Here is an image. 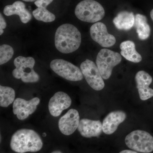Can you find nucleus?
<instances>
[{"mask_svg":"<svg viewBox=\"0 0 153 153\" xmlns=\"http://www.w3.org/2000/svg\"><path fill=\"white\" fill-rule=\"evenodd\" d=\"M81 43V34L74 25L63 24L56 30L55 46L61 53L69 54L75 52L80 47Z\"/></svg>","mask_w":153,"mask_h":153,"instance_id":"nucleus-1","label":"nucleus"},{"mask_svg":"<svg viewBox=\"0 0 153 153\" xmlns=\"http://www.w3.org/2000/svg\"><path fill=\"white\" fill-rule=\"evenodd\" d=\"M10 146L12 150L16 153L36 152L41 150L43 143L35 131L23 128L18 130L13 135Z\"/></svg>","mask_w":153,"mask_h":153,"instance_id":"nucleus-2","label":"nucleus"},{"mask_svg":"<svg viewBox=\"0 0 153 153\" xmlns=\"http://www.w3.org/2000/svg\"><path fill=\"white\" fill-rule=\"evenodd\" d=\"M75 15L78 19L88 23H96L102 20L105 12L103 7L94 0H83L75 8Z\"/></svg>","mask_w":153,"mask_h":153,"instance_id":"nucleus-3","label":"nucleus"},{"mask_svg":"<svg viewBox=\"0 0 153 153\" xmlns=\"http://www.w3.org/2000/svg\"><path fill=\"white\" fill-rule=\"evenodd\" d=\"M35 63L36 61L33 57H17L14 61L16 68L12 72L13 76L16 79H21L25 83L38 82L40 76L33 68Z\"/></svg>","mask_w":153,"mask_h":153,"instance_id":"nucleus-4","label":"nucleus"},{"mask_svg":"<svg viewBox=\"0 0 153 153\" xmlns=\"http://www.w3.org/2000/svg\"><path fill=\"white\" fill-rule=\"evenodd\" d=\"M120 54L112 50L102 49L97 56L96 63L103 79H109L112 74L114 67L120 63Z\"/></svg>","mask_w":153,"mask_h":153,"instance_id":"nucleus-5","label":"nucleus"},{"mask_svg":"<svg viewBox=\"0 0 153 153\" xmlns=\"http://www.w3.org/2000/svg\"><path fill=\"white\" fill-rule=\"evenodd\" d=\"M125 143L129 148L140 152L149 153L153 151V137L144 131H132L126 137Z\"/></svg>","mask_w":153,"mask_h":153,"instance_id":"nucleus-6","label":"nucleus"},{"mask_svg":"<svg viewBox=\"0 0 153 153\" xmlns=\"http://www.w3.org/2000/svg\"><path fill=\"white\" fill-rule=\"evenodd\" d=\"M50 67L57 75L69 81H80L83 79L82 71L78 67L63 59L52 60Z\"/></svg>","mask_w":153,"mask_h":153,"instance_id":"nucleus-7","label":"nucleus"},{"mask_svg":"<svg viewBox=\"0 0 153 153\" xmlns=\"http://www.w3.org/2000/svg\"><path fill=\"white\" fill-rule=\"evenodd\" d=\"M80 70L88 84L96 91L102 90L105 83L99 70L93 61L86 59L80 66Z\"/></svg>","mask_w":153,"mask_h":153,"instance_id":"nucleus-8","label":"nucleus"},{"mask_svg":"<svg viewBox=\"0 0 153 153\" xmlns=\"http://www.w3.org/2000/svg\"><path fill=\"white\" fill-rule=\"evenodd\" d=\"M90 34L92 40L102 47H112L116 42L114 36L108 33L106 25L102 22L92 25L90 27Z\"/></svg>","mask_w":153,"mask_h":153,"instance_id":"nucleus-9","label":"nucleus"},{"mask_svg":"<svg viewBox=\"0 0 153 153\" xmlns=\"http://www.w3.org/2000/svg\"><path fill=\"white\" fill-rule=\"evenodd\" d=\"M40 102V99L37 97L30 100L17 98L13 103V112L14 114L16 115L19 120H25L36 111Z\"/></svg>","mask_w":153,"mask_h":153,"instance_id":"nucleus-10","label":"nucleus"},{"mask_svg":"<svg viewBox=\"0 0 153 153\" xmlns=\"http://www.w3.org/2000/svg\"><path fill=\"white\" fill-rule=\"evenodd\" d=\"M79 121V112L76 110L71 108L60 117L58 122V127L63 134L70 135L78 128Z\"/></svg>","mask_w":153,"mask_h":153,"instance_id":"nucleus-11","label":"nucleus"},{"mask_svg":"<svg viewBox=\"0 0 153 153\" xmlns=\"http://www.w3.org/2000/svg\"><path fill=\"white\" fill-rule=\"evenodd\" d=\"M71 104V97L63 91L55 93L49 100L48 108L50 114L54 117L60 116L64 110L67 109Z\"/></svg>","mask_w":153,"mask_h":153,"instance_id":"nucleus-12","label":"nucleus"},{"mask_svg":"<svg viewBox=\"0 0 153 153\" xmlns=\"http://www.w3.org/2000/svg\"><path fill=\"white\" fill-rule=\"evenodd\" d=\"M137 88L140 99L146 100L153 97V89L149 87L152 78L149 73L144 71L137 72L135 76Z\"/></svg>","mask_w":153,"mask_h":153,"instance_id":"nucleus-13","label":"nucleus"},{"mask_svg":"<svg viewBox=\"0 0 153 153\" xmlns=\"http://www.w3.org/2000/svg\"><path fill=\"white\" fill-rule=\"evenodd\" d=\"M126 114L122 111H116L108 114L102 122V131L106 134H113L119 126L125 120Z\"/></svg>","mask_w":153,"mask_h":153,"instance_id":"nucleus-14","label":"nucleus"},{"mask_svg":"<svg viewBox=\"0 0 153 153\" xmlns=\"http://www.w3.org/2000/svg\"><path fill=\"white\" fill-rule=\"evenodd\" d=\"M77 129L81 136L85 137H98L102 131V123L100 120L82 119L79 121Z\"/></svg>","mask_w":153,"mask_h":153,"instance_id":"nucleus-15","label":"nucleus"},{"mask_svg":"<svg viewBox=\"0 0 153 153\" xmlns=\"http://www.w3.org/2000/svg\"><path fill=\"white\" fill-rule=\"evenodd\" d=\"M4 13L7 16L18 15L20 17L21 22L24 24L28 23L32 18L30 12L25 8V4L21 1H16L12 5L5 6Z\"/></svg>","mask_w":153,"mask_h":153,"instance_id":"nucleus-16","label":"nucleus"},{"mask_svg":"<svg viewBox=\"0 0 153 153\" xmlns=\"http://www.w3.org/2000/svg\"><path fill=\"white\" fill-rule=\"evenodd\" d=\"M113 22L118 30L128 31L134 26L135 16L132 12L121 11L115 17Z\"/></svg>","mask_w":153,"mask_h":153,"instance_id":"nucleus-17","label":"nucleus"},{"mask_svg":"<svg viewBox=\"0 0 153 153\" xmlns=\"http://www.w3.org/2000/svg\"><path fill=\"white\" fill-rule=\"evenodd\" d=\"M120 53L127 60L135 63H138L142 60V57L137 52L135 44L133 41H126L121 43Z\"/></svg>","mask_w":153,"mask_h":153,"instance_id":"nucleus-18","label":"nucleus"},{"mask_svg":"<svg viewBox=\"0 0 153 153\" xmlns=\"http://www.w3.org/2000/svg\"><path fill=\"white\" fill-rule=\"evenodd\" d=\"M134 27L136 29L138 37L140 40L143 41L149 37L151 28L146 16L140 14H136L135 16Z\"/></svg>","mask_w":153,"mask_h":153,"instance_id":"nucleus-19","label":"nucleus"},{"mask_svg":"<svg viewBox=\"0 0 153 153\" xmlns=\"http://www.w3.org/2000/svg\"><path fill=\"white\" fill-rule=\"evenodd\" d=\"M16 93L13 88L8 86H0V105L7 108L14 102Z\"/></svg>","mask_w":153,"mask_h":153,"instance_id":"nucleus-20","label":"nucleus"},{"mask_svg":"<svg viewBox=\"0 0 153 153\" xmlns=\"http://www.w3.org/2000/svg\"><path fill=\"white\" fill-rule=\"evenodd\" d=\"M47 7L46 6H39L38 7V8L33 11V16L36 20L46 23L55 21L56 18L55 15L48 11Z\"/></svg>","mask_w":153,"mask_h":153,"instance_id":"nucleus-21","label":"nucleus"},{"mask_svg":"<svg viewBox=\"0 0 153 153\" xmlns=\"http://www.w3.org/2000/svg\"><path fill=\"white\" fill-rule=\"evenodd\" d=\"M13 47L7 44H3L0 46V65L8 62L14 55Z\"/></svg>","mask_w":153,"mask_h":153,"instance_id":"nucleus-22","label":"nucleus"},{"mask_svg":"<svg viewBox=\"0 0 153 153\" xmlns=\"http://www.w3.org/2000/svg\"><path fill=\"white\" fill-rule=\"evenodd\" d=\"M7 27V23L1 13L0 14V35H2L4 33V29Z\"/></svg>","mask_w":153,"mask_h":153,"instance_id":"nucleus-23","label":"nucleus"},{"mask_svg":"<svg viewBox=\"0 0 153 153\" xmlns=\"http://www.w3.org/2000/svg\"><path fill=\"white\" fill-rule=\"evenodd\" d=\"M119 153H138L137 152H134V151H133L131 150H125L121 151Z\"/></svg>","mask_w":153,"mask_h":153,"instance_id":"nucleus-24","label":"nucleus"},{"mask_svg":"<svg viewBox=\"0 0 153 153\" xmlns=\"http://www.w3.org/2000/svg\"><path fill=\"white\" fill-rule=\"evenodd\" d=\"M22 1H25L26 2H32L36 1L37 0H22Z\"/></svg>","mask_w":153,"mask_h":153,"instance_id":"nucleus-25","label":"nucleus"},{"mask_svg":"<svg viewBox=\"0 0 153 153\" xmlns=\"http://www.w3.org/2000/svg\"><path fill=\"white\" fill-rule=\"evenodd\" d=\"M150 16L151 19H152V20L153 21V9L152 11H151L150 13Z\"/></svg>","mask_w":153,"mask_h":153,"instance_id":"nucleus-26","label":"nucleus"},{"mask_svg":"<svg viewBox=\"0 0 153 153\" xmlns=\"http://www.w3.org/2000/svg\"><path fill=\"white\" fill-rule=\"evenodd\" d=\"M51 153H63L60 151H55Z\"/></svg>","mask_w":153,"mask_h":153,"instance_id":"nucleus-27","label":"nucleus"}]
</instances>
